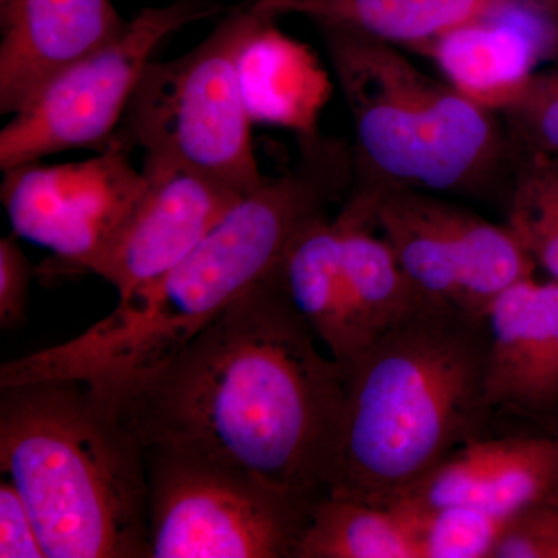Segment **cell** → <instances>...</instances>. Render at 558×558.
Instances as JSON below:
<instances>
[{
	"mask_svg": "<svg viewBox=\"0 0 558 558\" xmlns=\"http://www.w3.org/2000/svg\"><path fill=\"white\" fill-rule=\"evenodd\" d=\"M486 317L427 303L355 352L326 494L388 508L459 447L486 438Z\"/></svg>",
	"mask_w": 558,
	"mask_h": 558,
	"instance_id": "7a4b0ae2",
	"label": "cell"
},
{
	"mask_svg": "<svg viewBox=\"0 0 558 558\" xmlns=\"http://www.w3.org/2000/svg\"><path fill=\"white\" fill-rule=\"evenodd\" d=\"M208 0H175L135 14L126 27L46 84L0 132V170L76 148L105 153L157 47L211 16Z\"/></svg>",
	"mask_w": 558,
	"mask_h": 558,
	"instance_id": "52a82bcc",
	"label": "cell"
},
{
	"mask_svg": "<svg viewBox=\"0 0 558 558\" xmlns=\"http://www.w3.org/2000/svg\"><path fill=\"white\" fill-rule=\"evenodd\" d=\"M322 33L354 124V183L464 196L508 189L517 153L498 113L395 46Z\"/></svg>",
	"mask_w": 558,
	"mask_h": 558,
	"instance_id": "277c9868",
	"label": "cell"
},
{
	"mask_svg": "<svg viewBox=\"0 0 558 558\" xmlns=\"http://www.w3.org/2000/svg\"><path fill=\"white\" fill-rule=\"evenodd\" d=\"M288 2H290V0H253L252 3L255 5V9L277 17V11Z\"/></svg>",
	"mask_w": 558,
	"mask_h": 558,
	"instance_id": "484cf974",
	"label": "cell"
},
{
	"mask_svg": "<svg viewBox=\"0 0 558 558\" xmlns=\"http://www.w3.org/2000/svg\"><path fill=\"white\" fill-rule=\"evenodd\" d=\"M506 207V226L521 247L558 281V156L517 153Z\"/></svg>",
	"mask_w": 558,
	"mask_h": 558,
	"instance_id": "ffe728a7",
	"label": "cell"
},
{
	"mask_svg": "<svg viewBox=\"0 0 558 558\" xmlns=\"http://www.w3.org/2000/svg\"><path fill=\"white\" fill-rule=\"evenodd\" d=\"M409 527L418 558H490L506 520L475 506H389Z\"/></svg>",
	"mask_w": 558,
	"mask_h": 558,
	"instance_id": "44dd1931",
	"label": "cell"
},
{
	"mask_svg": "<svg viewBox=\"0 0 558 558\" xmlns=\"http://www.w3.org/2000/svg\"><path fill=\"white\" fill-rule=\"evenodd\" d=\"M527 2L538 7L539 10L546 11L558 21V0H527Z\"/></svg>",
	"mask_w": 558,
	"mask_h": 558,
	"instance_id": "4316f807",
	"label": "cell"
},
{
	"mask_svg": "<svg viewBox=\"0 0 558 558\" xmlns=\"http://www.w3.org/2000/svg\"><path fill=\"white\" fill-rule=\"evenodd\" d=\"M110 0H10L0 7V112L14 116L61 70L116 38Z\"/></svg>",
	"mask_w": 558,
	"mask_h": 558,
	"instance_id": "8fae6325",
	"label": "cell"
},
{
	"mask_svg": "<svg viewBox=\"0 0 558 558\" xmlns=\"http://www.w3.org/2000/svg\"><path fill=\"white\" fill-rule=\"evenodd\" d=\"M296 558H418L395 509L325 494L312 505Z\"/></svg>",
	"mask_w": 558,
	"mask_h": 558,
	"instance_id": "ac0fdd59",
	"label": "cell"
},
{
	"mask_svg": "<svg viewBox=\"0 0 558 558\" xmlns=\"http://www.w3.org/2000/svg\"><path fill=\"white\" fill-rule=\"evenodd\" d=\"M3 172L2 202L13 234L50 250L69 269L90 274L143 186L142 171L117 148L81 163L28 161Z\"/></svg>",
	"mask_w": 558,
	"mask_h": 558,
	"instance_id": "9c48e42d",
	"label": "cell"
},
{
	"mask_svg": "<svg viewBox=\"0 0 558 558\" xmlns=\"http://www.w3.org/2000/svg\"><path fill=\"white\" fill-rule=\"evenodd\" d=\"M274 21L260 27L242 54L250 116L299 132L300 138L314 137L328 100V76L307 46L279 32Z\"/></svg>",
	"mask_w": 558,
	"mask_h": 558,
	"instance_id": "e0dca14e",
	"label": "cell"
},
{
	"mask_svg": "<svg viewBox=\"0 0 558 558\" xmlns=\"http://www.w3.org/2000/svg\"><path fill=\"white\" fill-rule=\"evenodd\" d=\"M32 267L17 244V236L0 240V328L21 326L27 311Z\"/></svg>",
	"mask_w": 558,
	"mask_h": 558,
	"instance_id": "d4e9b609",
	"label": "cell"
},
{
	"mask_svg": "<svg viewBox=\"0 0 558 558\" xmlns=\"http://www.w3.org/2000/svg\"><path fill=\"white\" fill-rule=\"evenodd\" d=\"M270 14L253 3L230 11L189 53L150 61L110 148L142 149L247 194L266 182L252 143L242 54Z\"/></svg>",
	"mask_w": 558,
	"mask_h": 558,
	"instance_id": "5b68a950",
	"label": "cell"
},
{
	"mask_svg": "<svg viewBox=\"0 0 558 558\" xmlns=\"http://www.w3.org/2000/svg\"><path fill=\"white\" fill-rule=\"evenodd\" d=\"M341 269L363 347L416 312L425 300L400 266L391 245L374 233V194L352 186L339 213Z\"/></svg>",
	"mask_w": 558,
	"mask_h": 558,
	"instance_id": "5bb4252c",
	"label": "cell"
},
{
	"mask_svg": "<svg viewBox=\"0 0 558 558\" xmlns=\"http://www.w3.org/2000/svg\"><path fill=\"white\" fill-rule=\"evenodd\" d=\"M143 453L149 558H296L315 501L211 459Z\"/></svg>",
	"mask_w": 558,
	"mask_h": 558,
	"instance_id": "8992f818",
	"label": "cell"
},
{
	"mask_svg": "<svg viewBox=\"0 0 558 558\" xmlns=\"http://www.w3.org/2000/svg\"><path fill=\"white\" fill-rule=\"evenodd\" d=\"M9 2L10 0H0V7L7 5Z\"/></svg>",
	"mask_w": 558,
	"mask_h": 558,
	"instance_id": "83f0119b",
	"label": "cell"
},
{
	"mask_svg": "<svg viewBox=\"0 0 558 558\" xmlns=\"http://www.w3.org/2000/svg\"><path fill=\"white\" fill-rule=\"evenodd\" d=\"M519 0H290L277 11L299 14L319 28L355 33L418 50L472 22L505 13Z\"/></svg>",
	"mask_w": 558,
	"mask_h": 558,
	"instance_id": "2e32d148",
	"label": "cell"
},
{
	"mask_svg": "<svg viewBox=\"0 0 558 558\" xmlns=\"http://www.w3.org/2000/svg\"><path fill=\"white\" fill-rule=\"evenodd\" d=\"M0 557L47 558L31 509L10 480L0 484Z\"/></svg>",
	"mask_w": 558,
	"mask_h": 558,
	"instance_id": "cb8c5ba5",
	"label": "cell"
},
{
	"mask_svg": "<svg viewBox=\"0 0 558 558\" xmlns=\"http://www.w3.org/2000/svg\"><path fill=\"white\" fill-rule=\"evenodd\" d=\"M490 558H558V505H537L508 517Z\"/></svg>",
	"mask_w": 558,
	"mask_h": 558,
	"instance_id": "603a6c76",
	"label": "cell"
},
{
	"mask_svg": "<svg viewBox=\"0 0 558 558\" xmlns=\"http://www.w3.org/2000/svg\"><path fill=\"white\" fill-rule=\"evenodd\" d=\"M499 117L515 153L558 156V69L535 72L523 94Z\"/></svg>",
	"mask_w": 558,
	"mask_h": 558,
	"instance_id": "7402d4cb",
	"label": "cell"
},
{
	"mask_svg": "<svg viewBox=\"0 0 558 558\" xmlns=\"http://www.w3.org/2000/svg\"><path fill=\"white\" fill-rule=\"evenodd\" d=\"M537 505H558V435L488 438L478 508L508 519Z\"/></svg>",
	"mask_w": 558,
	"mask_h": 558,
	"instance_id": "d6986e66",
	"label": "cell"
},
{
	"mask_svg": "<svg viewBox=\"0 0 558 558\" xmlns=\"http://www.w3.org/2000/svg\"><path fill=\"white\" fill-rule=\"evenodd\" d=\"M417 51L436 62L459 94L499 116L526 89L539 61L558 58V21L519 0L505 13L459 27Z\"/></svg>",
	"mask_w": 558,
	"mask_h": 558,
	"instance_id": "7c38bea8",
	"label": "cell"
},
{
	"mask_svg": "<svg viewBox=\"0 0 558 558\" xmlns=\"http://www.w3.org/2000/svg\"><path fill=\"white\" fill-rule=\"evenodd\" d=\"M341 233L339 215L311 220L278 269L289 300L339 363L363 348L341 269Z\"/></svg>",
	"mask_w": 558,
	"mask_h": 558,
	"instance_id": "9a60e30c",
	"label": "cell"
},
{
	"mask_svg": "<svg viewBox=\"0 0 558 558\" xmlns=\"http://www.w3.org/2000/svg\"><path fill=\"white\" fill-rule=\"evenodd\" d=\"M360 185L373 191L376 229L425 300L484 317L502 290L534 277L508 226L424 191Z\"/></svg>",
	"mask_w": 558,
	"mask_h": 558,
	"instance_id": "ba28073f",
	"label": "cell"
},
{
	"mask_svg": "<svg viewBox=\"0 0 558 558\" xmlns=\"http://www.w3.org/2000/svg\"><path fill=\"white\" fill-rule=\"evenodd\" d=\"M0 472L47 558H149L145 453L84 381L0 387Z\"/></svg>",
	"mask_w": 558,
	"mask_h": 558,
	"instance_id": "3957f363",
	"label": "cell"
},
{
	"mask_svg": "<svg viewBox=\"0 0 558 558\" xmlns=\"http://www.w3.org/2000/svg\"><path fill=\"white\" fill-rule=\"evenodd\" d=\"M487 400L494 411L558 407V281L527 277L488 304Z\"/></svg>",
	"mask_w": 558,
	"mask_h": 558,
	"instance_id": "4fadbf2b",
	"label": "cell"
},
{
	"mask_svg": "<svg viewBox=\"0 0 558 558\" xmlns=\"http://www.w3.org/2000/svg\"><path fill=\"white\" fill-rule=\"evenodd\" d=\"M143 186L116 240L92 274L120 300L170 274L244 194L175 161L143 157Z\"/></svg>",
	"mask_w": 558,
	"mask_h": 558,
	"instance_id": "30bf717a",
	"label": "cell"
},
{
	"mask_svg": "<svg viewBox=\"0 0 558 558\" xmlns=\"http://www.w3.org/2000/svg\"><path fill=\"white\" fill-rule=\"evenodd\" d=\"M318 341L277 270L167 362L90 388L143 450L211 459L315 501L344 399L343 368Z\"/></svg>",
	"mask_w": 558,
	"mask_h": 558,
	"instance_id": "6da1fadb",
	"label": "cell"
}]
</instances>
